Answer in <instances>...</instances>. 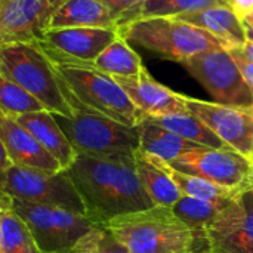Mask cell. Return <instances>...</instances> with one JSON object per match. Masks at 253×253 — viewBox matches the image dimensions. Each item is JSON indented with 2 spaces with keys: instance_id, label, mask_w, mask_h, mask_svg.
Masks as SVG:
<instances>
[{
  "instance_id": "1",
  "label": "cell",
  "mask_w": 253,
  "mask_h": 253,
  "mask_svg": "<svg viewBox=\"0 0 253 253\" xmlns=\"http://www.w3.org/2000/svg\"><path fill=\"white\" fill-rule=\"evenodd\" d=\"M64 172L74 184L86 216L93 224H105L117 216L154 206L136 175L135 159L79 154Z\"/></svg>"
},
{
  "instance_id": "2",
  "label": "cell",
  "mask_w": 253,
  "mask_h": 253,
  "mask_svg": "<svg viewBox=\"0 0 253 253\" xmlns=\"http://www.w3.org/2000/svg\"><path fill=\"white\" fill-rule=\"evenodd\" d=\"M129 253H206V239L184 224L170 208L153 206L105 224Z\"/></svg>"
},
{
  "instance_id": "3",
  "label": "cell",
  "mask_w": 253,
  "mask_h": 253,
  "mask_svg": "<svg viewBox=\"0 0 253 253\" xmlns=\"http://www.w3.org/2000/svg\"><path fill=\"white\" fill-rule=\"evenodd\" d=\"M0 73L25 89L52 114L73 116L74 108L58 70L37 40L0 43Z\"/></svg>"
},
{
  "instance_id": "4",
  "label": "cell",
  "mask_w": 253,
  "mask_h": 253,
  "mask_svg": "<svg viewBox=\"0 0 253 253\" xmlns=\"http://www.w3.org/2000/svg\"><path fill=\"white\" fill-rule=\"evenodd\" d=\"M117 31L126 42L176 62H184L211 50L228 49L224 42L208 31L172 16L132 19L119 24Z\"/></svg>"
},
{
  "instance_id": "5",
  "label": "cell",
  "mask_w": 253,
  "mask_h": 253,
  "mask_svg": "<svg viewBox=\"0 0 253 253\" xmlns=\"http://www.w3.org/2000/svg\"><path fill=\"white\" fill-rule=\"evenodd\" d=\"M53 64L73 107H83L130 127H136L145 117L114 77L86 65Z\"/></svg>"
},
{
  "instance_id": "6",
  "label": "cell",
  "mask_w": 253,
  "mask_h": 253,
  "mask_svg": "<svg viewBox=\"0 0 253 253\" xmlns=\"http://www.w3.org/2000/svg\"><path fill=\"white\" fill-rule=\"evenodd\" d=\"M73 108V116L55 117L77 154L102 159H135V153L139 150L138 127L122 125L79 105Z\"/></svg>"
},
{
  "instance_id": "7",
  "label": "cell",
  "mask_w": 253,
  "mask_h": 253,
  "mask_svg": "<svg viewBox=\"0 0 253 253\" xmlns=\"http://www.w3.org/2000/svg\"><path fill=\"white\" fill-rule=\"evenodd\" d=\"M10 206L30 228L42 253L71 251L96 225L84 213L62 208L40 206L12 199Z\"/></svg>"
},
{
  "instance_id": "8",
  "label": "cell",
  "mask_w": 253,
  "mask_h": 253,
  "mask_svg": "<svg viewBox=\"0 0 253 253\" xmlns=\"http://www.w3.org/2000/svg\"><path fill=\"white\" fill-rule=\"evenodd\" d=\"M0 194L18 202L62 208L86 215L83 202L65 172L46 173L10 166L0 175Z\"/></svg>"
},
{
  "instance_id": "9",
  "label": "cell",
  "mask_w": 253,
  "mask_h": 253,
  "mask_svg": "<svg viewBox=\"0 0 253 253\" xmlns=\"http://www.w3.org/2000/svg\"><path fill=\"white\" fill-rule=\"evenodd\" d=\"M218 104L253 108V90L228 49H216L181 62Z\"/></svg>"
},
{
  "instance_id": "10",
  "label": "cell",
  "mask_w": 253,
  "mask_h": 253,
  "mask_svg": "<svg viewBox=\"0 0 253 253\" xmlns=\"http://www.w3.org/2000/svg\"><path fill=\"white\" fill-rule=\"evenodd\" d=\"M168 163L178 170L202 176L230 190L245 191L253 188V165L251 159L230 147H197Z\"/></svg>"
},
{
  "instance_id": "11",
  "label": "cell",
  "mask_w": 253,
  "mask_h": 253,
  "mask_svg": "<svg viewBox=\"0 0 253 253\" xmlns=\"http://www.w3.org/2000/svg\"><path fill=\"white\" fill-rule=\"evenodd\" d=\"M206 253H253V188L224 206L205 228Z\"/></svg>"
},
{
  "instance_id": "12",
  "label": "cell",
  "mask_w": 253,
  "mask_h": 253,
  "mask_svg": "<svg viewBox=\"0 0 253 253\" xmlns=\"http://www.w3.org/2000/svg\"><path fill=\"white\" fill-rule=\"evenodd\" d=\"M119 36L117 28H49L37 42L53 62L86 65Z\"/></svg>"
},
{
  "instance_id": "13",
  "label": "cell",
  "mask_w": 253,
  "mask_h": 253,
  "mask_svg": "<svg viewBox=\"0 0 253 253\" xmlns=\"http://www.w3.org/2000/svg\"><path fill=\"white\" fill-rule=\"evenodd\" d=\"M188 111L200 119L227 147L251 159L253 151V108L224 105L185 96Z\"/></svg>"
},
{
  "instance_id": "14",
  "label": "cell",
  "mask_w": 253,
  "mask_h": 253,
  "mask_svg": "<svg viewBox=\"0 0 253 253\" xmlns=\"http://www.w3.org/2000/svg\"><path fill=\"white\" fill-rule=\"evenodd\" d=\"M65 0H3L0 43L39 40L52 15Z\"/></svg>"
},
{
  "instance_id": "15",
  "label": "cell",
  "mask_w": 253,
  "mask_h": 253,
  "mask_svg": "<svg viewBox=\"0 0 253 253\" xmlns=\"http://www.w3.org/2000/svg\"><path fill=\"white\" fill-rule=\"evenodd\" d=\"M114 80L145 117L190 113L185 104V95L160 84L145 67L136 76L114 77Z\"/></svg>"
},
{
  "instance_id": "16",
  "label": "cell",
  "mask_w": 253,
  "mask_h": 253,
  "mask_svg": "<svg viewBox=\"0 0 253 253\" xmlns=\"http://www.w3.org/2000/svg\"><path fill=\"white\" fill-rule=\"evenodd\" d=\"M0 141L7 153L12 166L40 170L46 173L64 172L55 160L15 119L0 113Z\"/></svg>"
},
{
  "instance_id": "17",
  "label": "cell",
  "mask_w": 253,
  "mask_h": 253,
  "mask_svg": "<svg viewBox=\"0 0 253 253\" xmlns=\"http://www.w3.org/2000/svg\"><path fill=\"white\" fill-rule=\"evenodd\" d=\"M172 18L208 31L228 47H243L246 43L245 19L230 4H213L197 12L181 13Z\"/></svg>"
},
{
  "instance_id": "18",
  "label": "cell",
  "mask_w": 253,
  "mask_h": 253,
  "mask_svg": "<svg viewBox=\"0 0 253 253\" xmlns=\"http://www.w3.org/2000/svg\"><path fill=\"white\" fill-rule=\"evenodd\" d=\"M15 120L27 129L55 160H58L64 170L74 163L79 154L58 125L55 114L47 110H42L18 116Z\"/></svg>"
},
{
  "instance_id": "19",
  "label": "cell",
  "mask_w": 253,
  "mask_h": 253,
  "mask_svg": "<svg viewBox=\"0 0 253 253\" xmlns=\"http://www.w3.org/2000/svg\"><path fill=\"white\" fill-rule=\"evenodd\" d=\"M117 28L116 16L98 0H65L52 15L49 28Z\"/></svg>"
},
{
  "instance_id": "20",
  "label": "cell",
  "mask_w": 253,
  "mask_h": 253,
  "mask_svg": "<svg viewBox=\"0 0 253 253\" xmlns=\"http://www.w3.org/2000/svg\"><path fill=\"white\" fill-rule=\"evenodd\" d=\"M145 156L154 166L162 169L170 178V181L178 187V190L182 193V196H188V197H194V199H200V200H206V202H212V203H218V205H228L239 194L243 193V191L221 187V185L211 182L202 176L178 170L173 166H170L168 162H165L159 157L148 156V154H145Z\"/></svg>"
},
{
  "instance_id": "21",
  "label": "cell",
  "mask_w": 253,
  "mask_h": 253,
  "mask_svg": "<svg viewBox=\"0 0 253 253\" xmlns=\"http://www.w3.org/2000/svg\"><path fill=\"white\" fill-rule=\"evenodd\" d=\"M136 127L139 133V150L148 156L159 157L165 162L176 160L182 154L197 147H203L187 141L182 136L153 123L147 117H144Z\"/></svg>"
},
{
  "instance_id": "22",
  "label": "cell",
  "mask_w": 253,
  "mask_h": 253,
  "mask_svg": "<svg viewBox=\"0 0 253 253\" xmlns=\"http://www.w3.org/2000/svg\"><path fill=\"white\" fill-rule=\"evenodd\" d=\"M135 170L154 206L172 208L182 197V193L170 178L162 169L154 166L141 150L135 153Z\"/></svg>"
},
{
  "instance_id": "23",
  "label": "cell",
  "mask_w": 253,
  "mask_h": 253,
  "mask_svg": "<svg viewBox=\"0 0 253 253\" xmlns=\"http://www.w3.org/2000/svg\"><path fill=\"white\" fill-rule=\"evenodd\" d=\"M86 67L95 68L111 77L136 76L144 70L141 56L129 46V42L120 36L92 62L86 64Z\"/></svg>"
},
{
  "instance_id": "24",
  "label": "cell",
  "mask_w": 253,
  "mask_h": 253,
  "mask_svg": "<svg viewBox=\"0 0 253 253\" xmlns=\"http://www.w3.org/2000/svg\"><path fill=\"white\" fill-rule=\"evenodd\" d=\"M1 251L3 253H42L30 228L10 206V199L0 194Z\"/></svg>"
},
{
  "instance_id": "25",
  "label": "cell",
  "mask_w": 253,
  "mask_h": 253,
  "mask_svg": "<svg viewBox=\"0 0 253 253\" xmlns=\"http://www.w3.org/2000/svg\"><path fill=\"white\" fill-rule=\"evenodd\" d=\"M147 119L194 144L209 148H228L200 119H197L191 113L168 114V116L147 117Z\"/></svg>"
},
{
  "instance_id": "26",
  "label": "cell",
  "mask_w": 253,
  "mask_h": 253,
  "mask_svg": "<svg viewBox=\"0 0 253 253\" xmlns=\"http://www.w3.org/2000/svg\"><path fill=\"white\" fill-rule=\"evenodd\" d=\"M213 4H228V0H142L120 24L138 18L176 16L181 13L197 12Z\"/></svg>"
},
{
  "instance_id": "27",
  "label": "cell",
  "mask_w": 253,
  "mask_h": 253,
  "mask_svg": "<svg viewBox=\"0 0 253 253\" xmlns=\"http://www.w3.org/2000/svg\"><path fill=\"white\" fill-rule=\"evenodd\" d=\"M224 206H227V205H218V203L182 196L170 209L193 231L205 236L206 225L218 215V212Z\"/></svg>"
},
{
  "instance_id": "28",
  "label": "cell",
  "mask_w": 253,
  "mask_h": 253,
  "mask_svg": "<svg viewBox=\"0 0 253 253\" xmlns=\"http://www.w3.org/2000/svg\"><path fill=\"white\" fill-rule=\"evenodd\" d=\"M44 107L25 89L0 73V113L7 117L42 111Z\"/></svg>"
},
{
  "instance_id": "29",
  "label": "cell",
  "mask_w": 253,
  "mask_h": 253,
  "mask_svg": "<svg viewBox=\"0 0 253 253\" xmlns=\"http://www.w3.org/2000/svg\"><path fill=\"white\" fill-rule=\"evenodd\" d=\"M77 253H129L102 224H96L73 248Z\"/></svg>"
},
{
  "instance_id": "30",
  "label": "cell",
  "mask_w": 253,
  "mask_h": 253,
  "mask_svg": "<svg viewBox=\"0 0 253 253\" xmlns=\"http://www.w3.org/2000/svg\"><path fill=\"white\" fill-rule=\"evenodd\" d=\"M98 1H101L116 16L119 25L125 18H127L135 10V7L142 0H98Z\"/></svg>"
},
{
  "instance_id": "31",
  "label": "cell",
  "mask_w": 253,
  "mask_h": 253,
  "mask_svg": "<svg viewBox=\"0 0 253 253\" xmlns=\"http://www.w3.org/2000/svg\"><path fill=\"white\" fill-rule=\"evenodd\" d=\"M228 52L231 53L233 59L236 61L242 76L245 77L246 83L253 90V61L246 55L243 47H228Z\"/></svg>"
},
{
  "instance_id": "32",
  "label": "cell",
  "mask_w": 253,
  "mask_h": 253,
  "mask_svg": "<svg viewBox=\"0 0 253 253\" xmlns=\"http://www.w3.org/2000/svg\"><path fill=\"white\" fill-rule=\"evenodd\" d=\"M228 4L242 16L245 18L253 10V0H228Z\"/></svg>"
},
{
  "instance_id": "33",
  "label": "cell",
  "mask_w": 253,
  "mask_h": 253,
  "mask_svg": "<svg viewBox=\"0 0 253 253\" xmlns=\"http://www.w3.org/2000/svg\"><path fill=\"white\" fill-rule=\"evenodd\" d=\"M245 25H246V43L243 46V50L253 61V28L246 22H245Z\"/></svg>"
},
{
  "instance_id": "34",
  "label": "cell",
  "mask_w": 253,
  "mask_h": 253,
  "mask_svg": "<svg viewBox=\"0 0 253 253\" xmlns=\"http://www.w3.org/2000/svg\"><path fill=\"white\" fill-rule=\"evenodd\" d=\"M10 166H12V163H10L9 157H7V153H6V150H4V147H3V144L0 141V175L4 173Z\"/></svg>"
},
{
  "instance_id": "35",
  "label": "cell",
  "mask_w": 253,
  "mask_h": 253,
  "mask_svg": "<svg viewBox=\"0 0 253 253\" xmlns=\"http://www.w3.org/2000/svg\"><path fill=\"white\" fill-rule=\"evenodd\" d=\"M243 19H245V22H246V24H249V25L253 28V10L249 13V15H246Z\"/></svg>"
},
{
  "instance_id": "36",
  "label": "cell",
  "mask_w": 253,
  "mask_h": 253,
  "mask_svg": "<svg viewBox=\"0 0 253 253\" xmlns=\"http://www.w3.org/2000/svg\"><path fill=\"white\" fill-rule=\"evenodd\" d=\"M0 253H3L1 251V219H0Z\"/></svg>"
},
{
  "instance_id": "37",
  "label": "cell",
  "mask_w": 253,
  "mask_h": 253,
  "mask_svg": "<svg viewBox=\"0 0 253 253\" xmlns=\"http://www.w3.org/2000/svg\"><path fill=\"white\" fill-rule=\"evenodd\" d=\"M61 253H77V252H76V251H73V249H71V251H67V252H61Z\"/></svg>"
},
{
  "instance_id": "38",
  "label": "cell",
  "mask_w": 253,
  "mask_h": 253,
  "mask_svg": "<svg viewBox=\"0 0 253 253\" xmlns=\"http://www.w3.org/2000/svg\"><path fill=\"white\" fill-rule=\"evenodd\" d=\"M251 162H252V165H253V151H252V156H251Z\"/></svg>"
},
{
  "instance_id": "39",
  "label": "cell",
  "mask_w": 253,
  "mask_h": 253,
  "mask_svg": "<svg viewBox=\"0 0 253 253\" xmlns=\"http://www.w3.org/2000/svg\"><path fill=\"white\" fill-rule=\"evenodd\" d=\"M1 4H3V0H0V9H1Z\"/></svg>"
}]
</instances>
